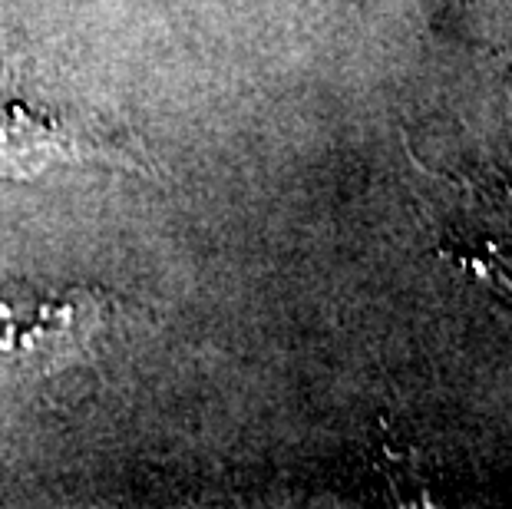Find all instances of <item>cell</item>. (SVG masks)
<instances>
[{
	"instance_id": "cell-1",
	"label": "cell",
	"mask_w": 512,
	"mask_h": 509,
	"mask_svg": "<svg viewBox=\"0 0 512 509\" xmlns=\"http://www.w3.org/2000/svg\"><path fill=\"white\" fill-rule=\"evenodd\" d=\"M70 159H80V146L70 133L20 106L0 103V176H34Z\"/></svg>"
}]
</instances>
